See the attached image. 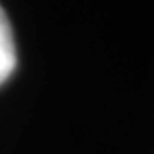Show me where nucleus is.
<instances>
[{"label":"nucleus","instance_id":"obj_1","mask_svg":"<svg viewBox=\"0 0 154 154\" xmlns=\"http://www.w3.org/2000/svg\"><path fill=\"white\" fill-rule=\"evenodd\" d=\"M17 65V50H15V39L9 26V20L6 11L0 6V85H2Z\"/></svg>","mask_w":154,"mask_h":154}]
</instances>
